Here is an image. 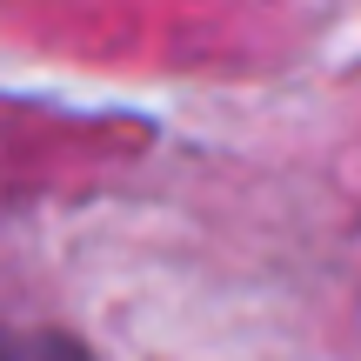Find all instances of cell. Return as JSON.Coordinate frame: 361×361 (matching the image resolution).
I'll list each match as a JSON object with an SVG mask.
<instances>
[{
	"label": "cell",
	"mask_w": 361,
	"mask_h": 361,
	"mask_svg": "<svg viewBox=\"0 0 361 361\" xmlns=\"http://www.w3.org/2000/svg\"><path fill=\"white\" fill-rule=\"evenodd\" d=\"M20 361H94V355L80 348V341H67V335H34L20 348Z\"/></svg>",
	"instance_id": "6da1fadb"
}]
</instances>
